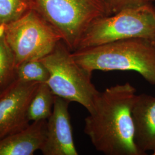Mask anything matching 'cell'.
I'll return each mask as SVG.
<instances>
[{
    "instance_id": "7a4b0ae2",
    "label": "cell",
    "mask_w": 155,
    "mask_h": 155,
    "mask_svg": "<svg viewBox=\"0 0 155 155\" xmlns=\"http://www.w3.org/2000/svg\"><path fill=\"white\" fill-rule=\"evenodd\" d=\"M79 65L89 71H133L155 85V40L132 38L72 52Z\"/></svg>"
},
{
    "instance_id": "52a82bcc",
    "label": "cell",
    "mask_w": 155,
    "mask_h": 155,
    "mask_svg": "<svg viewBox=\"0 0 155 155\" xmlns=\"http://www.w3.org/2000/svg\"><path fill=\"white\" fill-rule=\"evenodd\" d=\"M40 83L16 79L0 95V139L30 125L28 111Z\"/></svg>"
},
{
    "instance_id": "5bb4252c",
    "label": "cell",
    "mask_w": 155,
    "mask_h": 155,
    "mask_svg": "<svg viewBox=\"0 0 155 155\" xmlns=\"http://www.w3.org/2000/svg\"><path fill=\"white\" fill-rule=\"evenodd\" d=\"M31 9L30 0H0V25L16 21Z\"/></svg>"
},
{
    "instance_id": "ba28073f",
    "label": "cell",
    "mask_w": 155,
    "mask_h": 155,
    "mask_svg": "<svg viewBox=\"0 0 155 155\" xmlns=\"http://www.w3.org/2000/svg\"><path fill=\"white\" fill-rule=\"evenodd\" d=\"M70 102L55 96L52 113L47 120V134L40 151L44 155H78L68 111Z\"/></svg>"
},
{
    "instance_id": "6da1fadb",
    "label": "cell",
    "mask_w": 155,
    "mask_h": 155,
    "mask_svg": "<svg viewBox=\"0 0 155 155\" xmlns=\"http://www.w3.org/2000/svg\"><path fill=\"white\" fill-rule=\"evenodd\" d=\"M136 93L127 82L97 95L84 120V132L98 151L106 155H141L134 142L132 109Z\"/></svg>"
},
{
    "instance_id": "9c48e42d",
    "label": "cell",
    "mask_w": 155,
    "mask_h": 155,
    "mask_svg": "<svg viewBox=\"0 0 155 155\" xmlns=\"http://www.w3.org/2000/svg\"><path fill=\"white\" fill-rule=\"evenodd\" d=\"M134 142L141 155L155 148V97L137 95L132 109Z\"/></svg>"
},
{
    "instance_id": "9a60e30c",
    "label": "cell",
    "mask_w": 155,
    "mask_h": 155,
    "mask_svg": "<svg viewBox=\"0 0 155 155\" xmlns=\"http://www.w3.org/2000/svg\"><path fill=\"white\" fill-rule=\"evenodd\" d=\"M110 15L123 9L148 3V0H106Z\"/></svg>"
},
{
    "instance_id": "8fae6325",
    "label": "cell",
    "mask_w": 155,
    "mask_h": 155,
    "mask_svg": "<svg viewBox=\"0 0 155 155\" xmlns=\"http://www.w3.org/2000/svg\"><path fill=\"white\" fill-rule=\"evenodd\" d=\"M55 95L47 83H40L29 106L28 117L30 121L47 120L54 107Z\"/></svg>"
},
{
    "instance_id": "5b68a950",
    "label": "cell",
    "mask_w": 155,
    "mask_h": 155,
    "mask_svg": "<svg viewBox=\"0 0 155 155\" xmlns=\"http://www.w3.org/2000/svg\"><path fill=\"white\" fill-rule=\"evenodd\" d=\"M63 40L49 54L40 59L48 69L47 81L53 94L83 106L89 112L99 91L91 82L92 72L79 65Z\"/></svg>"
},
{
    "instance_id": "ac0fdd59",
    "label": "cell",
    "mask_w": 155,
    "mask_h": 155,
    "mask_svg": "<svg viewBox=\"0 0 155 155\" xmlns=\"http://www.w3.org/2000/svg\"><path fill=\"white\" fill-rule=\"evenodd\" d=\"M2 92V90H1V89H0V95L1 94Z\"/></svg>"
},
{
    "instance_id": "277c9868",
    "label": "cell",
    "mask_w": 155,
    "mask_h": 155,
    "mask_svg": "<svg viewBox=\"0 0 155 155\" xmlns=\"http://www.w3.org/2000/svg\"><path fill=\"white\" fill-rule=\"evenodd\" d=\"M32 9L61 35L74 52L95 20L110 15L106 0H30Z\"/></svg>"
},
{
    "instance_id": "2e32d148",
    "label": "cell",
    "mask_w": 155,
    "mask_h": 155,
    "mask_svg": "<svg viewBox=\"0 0 155 155\" xmlns=\"http://www.w3.org/2000/svg\"><path fill=\"white\" fill-rule=\"evenodd\" d=\"M155 1V0H148V2L151 3V2H152V1Z\"/></svg>"
},
{
    "instance_id": "30bf717a",
    "label": "cell",
    "mask_w": 155,
    "mask_h": 155,
    "mask_svg": "<svg viewBox=\"0 0 155 155\" xmlns=\"http://www.w3.org/2000/svg\"><path fill=\"white\" fill-rule=\"evenodd\" d=\"M47 120L33 121L26 129L0 139V155H32L41 149Z\"/></svg>"
},
{
    "instance_id": "7c38bea8",
    "label": "cell",
    "mask_w": 155,
    "mask_h": 155,
    "mask_svg": "<svg viewBox=\"0 0 155 155\" xmlns=\"http://www.w3.org/2000/svg\"><path fill=\"white\" fill-rule=\"evenodd\" d=\"M16 69L14 56L0 25V89L4 90L16 79Z\"/></svg>"
},
{
    "instance_id": "8992f818",
    "label": "cell",
    "mask_w": 155,
    "mask_h": 155,
    "mask_svg": "<svg viewBox=\"0 0 155 155\" xmlns=\"http://www.w3.org/2000/svg\"><path fill=\"white\" fill-rule=\"evenodd\" d=\"M1 26L16 67L26 61L42 59L62 40L55 29L33 9L16 21Z\"/></svg>"
},
{
    "instance_id": "4fadbf2b",
    "label": "cell",
    "mask_w": 155,
    "mask_h": 155,
    "mask_svg": "<svg viewBox=\"0 0 155 155\" xmlns=\"http://www.w3.org/2000/svg\"><path fill=\"white\" fill-rule=\"evenodd\" d=\"M16 79L27 82L47 83L50 73L42 61L35 60L26 61L17 67Z\"/></svg>"
},
{
    "instance_id": "e0dca14e",
    "label": "cell",
    "mask_w": 155,
    "mask_h": 155,
    "mask_svg": "<svg viewBox=\"0 0 155 155\" xmlns=\"http://www.w3.org/2000/svg\"><path fill=\"white\" fill-rule=\"evenodd\" d=\"M153 151V155H155V148L154 150H152Z\"/></svg>"
},
{
    "instance_id": "3957f363",
    "label": "cell",
    "mask_w": 155,
    "mask_h": 155,
    "mask_svg": "<svg viewBox=\"0 0 155 155\" xmlns=\"http://www.w3.org/2000/svg\"><path fill=\"white\" fill-rule=\"evenodd\" d=\"M132 38L155 40V7L150 2L95 20L83 33L76 50Z\"/></svg>"
}]
</instances>
